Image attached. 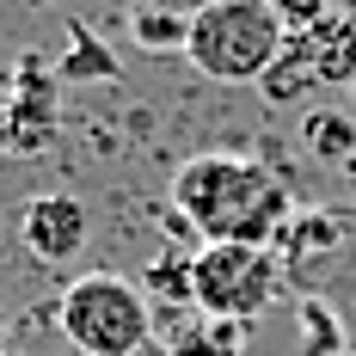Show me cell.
I'll return each instance as SVG.
<instances>
[{
	"label": "cell",
	"instance_id": "cell-2",
	"mask_svg": "<svg viewBox=\"0 0 356 356\" xmlns=\"http://www.w3.org/2000/svg\"><path fill=\"white\" fill-rule=\"evenodd\" d=\"M289 25L277 0H209L191 13V49L184 62L203 80H227V86H258L264 74L283 62Z\"/></svg>",
	"mask_w": 356,
	"mask_h": 356
},
{
	"label": "cell",
	"instance_id": "cell-17",
	"mask_svg": "<svg viewBox=\"0 0 356 356\" xmlns=\"http://www.w3.org/2000/svg\"><path fill=\"white\" fill-rule=\"evenodd\" d=\"M31 6H56V0H31Z\"/></svg>",
	"mask_w": 356,
	"mask_h": 356
},
{
	"label": "cell",
	"instance_id": "cell-15",
	"mask_svg": "<svg viewBox=\"0 0 356 356\" xmlns=\"http://www.w3.org/2000/svg\"><path fill=\"white\" fill-rule=\"evenodd\" d=\"M258 86H264V92H270L277 105H295V99H301V86H314V62H307V49H301V37H289L283 62H277V68L264 74Z\"/></svg>",
	"mask_w": 356,
	"mask_h": 356
},
{
	"label": "cell",
	"instance_id": "cell-1",
	"mask_svg": "<svg viewBox=\"0 0 356 356\" xmlns=\"http://www.w3.org/2000/svg\"><path fill=\"white\" fill-rule=\"evenodd\" d=\"M172 209L191 221V234L227 240V246H277V234L295 215L289 184L258 160L240 154H197L172 178Z\"/></svg>",
	"mask_w": 356,
	"mask_h": 356
},
{
	"label": "cell",
	"instance_id": "cell-14",
	"mask_svg": "<svg viewBox=\"0 0 356 356\" xmlns=\"http://www.w3.org/2000/svg\"><path fill=\"white\" fill-rule=\"evenodd\" d=\"M295 332H301L307 356H350V338H344V325L332 314V301H320V295L295 301Z\"/></svg>",
	"mask_w": 356,
	"mask_h": 356
},
{
	"label": "cell",
	"instance_id": "cell-4",
	"mask_svg": "<svg viewBox=\"0 0 356 356\" xmlns=\"http://www.w3.org/2000/svg\"><path fill=\"white\" fill-rule=\"evenodd\" d=\"M191 283H197V314L203 320H234L252 325L283 289V258L270 246H227L203 240L191 258Z\"/></svg>",
	"mask_w": 356,
	"mask_h": 356
},
{
	"label": "cell",
	"instance_id": "cell-3",
	"mask_svg": "<svg viewBox=\"0 0 356 356\" xmlns=\"http://www.w3.org/2000/svg\"><path fill=\"white\" fill-rule=\"evenodd\" d=\"M62 338L80 356H142L154 338V307L129 277L111 270H86L62 289V301L49 307Z\"/></svg>",
	"mask_w": 356,
	"mask_h": 356
},
{
	"label": "cell",
	"instance_id": "cell-9",
	"mask_svg": "<svg viewBox=\"0 0 356 356\" xmlns=\"http://www.w3.org/2000/svg\"><path fill=\"white\" fill-rule=\"evenodd\" d=\"M117 56H111V43L86 19H68V43H62V56H56V80H74V86H92V80H117Z\"/></svg>",
	"mask_w": 356,
	"mask_h": 356
},
{
	"label": "cell",
	"instance_id": "cell-7",
	"mask_svg": "<svg viewBox=\"0 0 356 356\" xmlns=\"http://www.w3.org/2000/svg\"><path fill=\"white\" fill-rule=\"evenodd\" d=\"M301 49H307V62H314V80H325V86H350L356 80V19L325 13L320 25L301 37Z\"/></svg>",
	"mask_w": 356,
	"mask_h": 356
},
{
	"label": "cell",
	"instance_id": "cell-5",
	"mask_svg": "<svg viewBox=\"0 0 356 356\" xmlns=\"http://www.w3.org/2000/svg\"><path fill=\"white\" fill-rule=\"evenodd\" d=\"M56 62L43 56H19L13 68V86H6V111H0V142L19 147V154H37V147L56 136Z\"/></svg>",
	"mask_w": 356,
	"mask_h": 356
},
{
	"label": "cell",
	"instance_id": "cell-11",
	"mask_svg": "<svg viewBox=\"0 0 356 356\" xmlns=\"http://www.w3.org/2000/svg\"><path fill=\"white\" fill-rule=\"evenodd\" d=\"M129 37L147 56H184L191 49V13H178V6H136L129 13Z\"/></svg>",
	"mask_w": 356,
	"mask_h": 356
},
{
	"label": "cell",
	"instance_id": "cell-19",
	"mask_svg": "<svg viewBox=\"0 0 356 356\" xmlns=\"http://www.w3.org/2000/svg\"><path fill=\"white\" fill-rule=\"evenodd\" d=\"M0 147H6V142H0Z\"/></svg>",
	"mask_w": 356,
	"mask_h": 356
},
{
	"label": "cell",
	"instance_id": "cell-12",
	"mask_svg": "<svg viewBox=\"0 0 356 356\" xmlns=\"http://www.w3.org/2000/svg\"><path fill=\"white\" fill-rule=\"evenodd\" d=\"M172 356H240L246 350V325H234V320H184L172 332V344H166Z\"/></svg>",
	"mask_w": 356,
	"mask_h": 356
},
{
	"label": "cell",
	"instance_id": "cell-13",
	"mask_svg": "<svg viewBox=\"0 0 356 356\" xmlns=\"http://www.w3.org/2000/svg\"><path fill=\"white\" fill-rule=\"evenodd\" d=\"M142 295L147 301H160V314H184V307H197V283H191V258H154L142 270Z\"/></svg>",
	"mask_w": 356,
	"mask_h": 356
},
{
	"label": "cell",
	"instance_id": "cell-8",
	"mask_svg": "<svg viewBox=\"0 0 356 356\" xmlns=\"http://www.w3.org/2000/svg\"><path fill=\"white\" fill-rule=\"evenodd\" d=\"M338 240H344V221H338V209H295L270 252L283 258V270H295V264H307V258H325Z\"/></svg>",
	"mask_w": 356,
	"mask_h": 356
},
{
	"label": "cell",
	"instance_id": "cell-16",
	"mask_svg": "<svg viewBox=\"0 0 356 356\" xmlns=\"http://www.w3.org/2000/svg\"><path fill=\"white\" fill-rule=\"evenodd\" d=\"M0 338H6V307H0Z\"/></svg>",
	"mask_w": 356,
	"mask_h": 356
},
{
	"label": "cell",
	"instance_id": "cell-6",
	"mask_svg": "<svg viewBox=\"0 0 356 356\" xmlns=\"http://www.w3.org/2000/svg\"><path fill=\"white\" fill-rule=\"evenodd\" d=\"M86 234H92V215L68 191H43L19 209V240L37 264H74L86 252Z\"/></svg>",
	"mask_w": 356,
	"mask_h": 356
},
{
	"label": "cell",
	"instance_id": "cell-20",
	"mask_svg": "<svg viewBox=\"0 0 356 356\" xmlns=\"http://www.w3.org/2000/svg\"><path fill=\"white\" fill-rule=\"evenodd\" d=\"M350 356H356V350H350Z\"/></svg>",
	"mask_w": 356,
	"mask_h": 356
},
{
	"label": "cell",
	"instance_id": "cell-10",
	"mask_svg": "<svg viewBox=\"0 0 356 356\" xmlns=\"http://www.w3.org/2000/svg\"><path fill=\"white\" fill-rule=\"evenodd\" d=\"M301 147H307L320 166L356 172V117L350 111H307V117H301Z\"/></svg>",
	"mask_w": 356,
	"mask_h": 356
},
{
	"label": "cell",
	"instance_id": "cell-18",
	"mask_svg": "<svg viewBox=\"0 0 356 356\" xmlns=\"http://www.w3.org/2000/svg\"><path fill=\"white\" fill-rule=\"evenodd\" d=\"M0 356H19V350H0Z\"/></svg>",
	"mask_w": 356,
	"mask_h": 356
}]
</instances>
